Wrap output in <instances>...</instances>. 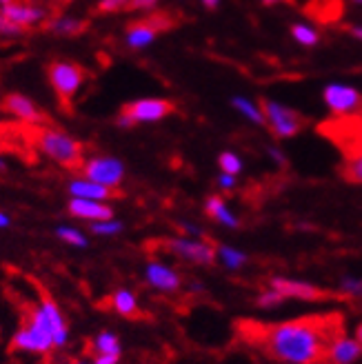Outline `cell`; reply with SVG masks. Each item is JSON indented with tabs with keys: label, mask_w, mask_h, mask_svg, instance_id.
<instances>
[{
	"label": "cell",
	"mask_w": 362,
	"mask_h": 364,
	"mask_svg": "<svg viewBox=\"0 0 362 364\" xmlns=\"http://www.w3.org/2000/svg\"><path fill=\"white\" fill-rule=\"evenodd\" d=\"M292 38L300 45V47H316L320 43V33L316 27L307 25V23H296L292 25Z\"/></svg>",
	"instance_id": "26"
},
{
	"label": "cell",
	"mask_w": 362,
	"mask_h": 364,
	"mask_svg": "<svg viewBox=\"0 0 362 364\" xmlns=\"http://www.w3.org/2000/svg\"><path fill=\"white\" fill-rule=\"evenodd\" d=\"M165 249L171 256L198 267H211L218 260V247H213L207 240L189 238V235H176V238L165 240Z\"/></svg>",
	"instance_id": "8"
},
{
	"label": "cell",
	"mask_w": 362,
	"mask_h": 364,
	"mask_svg": "<svg viewBox=\"0 0 362 364\" xmlns=\"http://www.w3.org/2000/svg\"><path fill=\"white\" fill-rule=\"evenodd\" d=\"M11 349L31 353V355H45L56 347H53V340L43 329H38L33 322L25 320L21 329H18L11 338Z\"/></svg>",
	"instance_id": "11"
},
{
	"label": "cell",
	"mask_w": 362,
	"mask_h": 364,
	"mask_svg": "<svg viewBox=\"0 0 362 364\" xmlns=\"http://www.w3.org/2000/svg\"><path fill=\"white\" fill-rule=\"evenodd\" d=\"M67 211H69L71 218H76V220H85L89 225L100 223V220H112V218H114V209L110 207V203H98V200L69 198Z\"/></svg>",
	"instance_id": "15"
},
{
	"label": "cell",
	"mask_w": 362,
	"mask_h": 364,
	"mask_svg": "<svg viewBox=\"0 0 362 364\" xmlns=\"http://www.w3.org/2000/svg\"><path fill=\"white\" fill-rule=\"evenodd\" d=\"M21 36H25V29L14 25L5 16V11L0 9V38H21Z\"/></svg>",
	"instance_id": "32"
},
{
	"label": "cell",
	"mask_w": 362,
	"mask_h": 364,
	"mask_svg": "<svg viewBox=\"0 0 362 364\" xmlns=\"http://www.w3.org/2000/svg\"><path fill=\"white\" fill-rule=\"evenodd\" d=\"M89 229H92L94 235H100V238H114V235L122 233L124 225L120 220H116V218H112V220L92 223V225H89Z\"/></svg>",
	"instance_id": "28"
},
{
	"label": "cell",
	"mask_w": 362,
	"mask_h": 364,
	"mask_svg": "<svg viewBox=\"0 0 362 364\" xmlns=\"http://www.w3.org/2000/svg\"><path fill=\"white\" fill-rule=\"evenodd\" d=\"M11 227V215L7 211H0V229H9Z\"/></svg>",
	"instance_id": "39"
},
{
	"label": "cell",
	"mask_w": 362,
	"mask_h": 364,
	"mask_svg": "<svg viewBox=\"0 0 362 364\" xmlns=\"http://www.w3.org/2000/svg\"><path fill=\"white\" fill-rule=\"evenodd\" d=\"M267 154H269V158L276 162V165H280V167H284V162H287V158H284V154L278 149V147H274V144H269L267 147Z\"/></svg>",
	"instance_id": "37"
},
{
	"label": "cell",
	"mask_w": 362,
	"mask_h": 364,
	"mask_svg": "<svg viewBox=\"0 0 362 364\" xmlns=\"http://www.w3.org/2000/svg\"><path fill=\"white\" fill-rule=\"evenodd\" d=\"M269 287H274L276 291L292 300H304V302H318V300H324L329 294L324 289L312 284V282H304V280H294V278H271L269 280Z\"/></svg>",
	"instance_id": "13"
},
{
	"label": "cell",
	"mask_w": 362,
	"mask_h": 364,
	"mask_svg": "<svg viewBox=\"0 0 362 364\" xmlns=\"http://www.w3.org/2000/svg\"><path fill=\"white\" fill-rule=\"evenodd\" d=\"M349 33L353 36L356 41H362V25H351L349 27Z\"/></svg>",
	"instance_id": "41"
},
{
	"label": "cell",
	"mask_w": 362,
	"mask_h": 364,
	"mask_svg": "<svg viewBox=\"0 0 362 364\" xmlns=\"http://www.w3.org/2000/svg\"><path fill=\"white\" fill-rule=\"evenodd\" d=\"M171 25L174 21L169 14H151L147 18H140V21L132 23L124 29V45L134 51L147 49L149 45L158 41V36L165 29H169Z\"/></svg>",
	"instance_id": "9"
},
{
	"label": "cell",
	"mask_w": 362,
	"mask_h": 364,
	"mask_svg": "<svg viewBox=\"0 0 362 364\" xmlns=\"http://www.w3.org/2000/svg\"><path fill=\"white\" fill-rule=\"evenodd\" d=\"M322 100L338 118L358 116L362 112V94L356 87L345 82H329L322 89Z\"/></svg>",
	"instance_id": "10"
},
{
	"label": "cell",
	"mask_w": 362,
	"mask_h": 364,
	"mask_svg": "<svg viewBox=\"0 0 362 364\" xmlns=\"http://www.w3.org/2000/svg\"><path fill=\"white\" fill-rule=\"evenodd\" d=\"M351 3H356V5H362V0H351Z\"/></svg>",
	"instance_id": "47"
},
{
	"label": "cell",
	"mask_w": 362,
	"mask_h": 364,
	"mask_svg": "<svg viewBox=\"0 0 362 364\" xmlns=\"http://www.w3.org/2000/svg\"><path fill=\"white\" fill-rule=\"evenodd\" d=\"M60 364H92V360H67V362H60Z\"/></svg>",
	"instance_id": "43"
},
{
	"label": "cell",
	"mask_w": 362,
	"mask_h": 364,
	"mask_svg": "<svg viewBox=\"0 0 362 364\" xmlns=\"http://www.w3.org/2000/svg\"><path fill=\"white\" fill-rule=\"evenodd\" d=\"M178 227L180 229H183V233L185 235H189V238H201V235H203V229L201 227H196V225H191V223H178Z\"/></svg>",
	"instance_id": "36"
},
{
	"label": "cell",
	"mask_w": 362,
	"mask_h": 364,
	"mask_svg": "<svg viewBox=\"0 0 362 364\" xmlns=\"http://www.w3.org/2000/svg\"><path fill=\"white\" fill-rule=\"evenodd\" d=\"M358 118H360V122H362V112H360V114H358Z\"/></svg>",
	"instance_id": "48"
},
{
	"label": "cell",
	"mask_w": 362,
	"mask_h": 364,
	"mask_svg": "<svg viewBox=\"0 0 362 364\" xmlns=\"http://www.w3.org/2000/svg\"><path fill=\"white\" fill-rule=\"evenodd\" d=\"M14 3V0H0V9H5L7 5H11Z\"/></svg>",
	"instance_id": "46"
},
{
	"label": "cell",
	"mask_w": 362,
	"mask_h": 364,
	"mask_svg": "<svg viewBox=\"0 0 362 364\" xmlns=\"http://www.w3.org/2000/svg\"><path fill=\"white\" fill-rule=\"evenodd\" d=\"M3 109L9 116H14L16 120H23L27 124L38 127V124L45 122V116L41 112V107L36 105L29 96H25V94H9V96H5Z\"/></svg>",
	"instance_id": "16"
},
{
	"label": "cell",
	"mask_w": 362,
	"mask_h": 364,
	"mask_svg": "<svg viewBox=\"0 0 362 364\" xmlns=\"http://www.w3.org/2000/svg\"><path fill=\"white\" fill-rule=\"evenodd\" d=\"M129 5H132V0H98V11L114 14V11L129 9Z\"/></svg>",
	"instance_id": "33"
},
{
	"label": "cell",
	"mask_w": 362,
	"mask_h": 364,
	"mask_svg": "<svg viewBox=\"0 0 362 364\" xmlns=\"http://www.w3.org/2000/svg\"><path fill=\"white\" fill-rule=\"evenodd\" d=\"M36 147H38V151L45 158L65 169H80L85 162V149L80 140H76L63 129H56V127H43V129H38Z\"/></svg>",
	"instance_id": "2"
},
{
	"label": "cell",
	"mask_w": 362,
	"mask_h": 364,
	"mask_svg": "<svg viewBox=\"0 0 362 364\" xmlns=\"http://www.w3.org/2000/svg\"><path fill=\"white\" fill-rule=\"evenodd\" d=\"M25 320L33 322L38 329H43L53 340V347H56V349H63L65 344L69 342V324H67V320H65V316L60 311L58 302L53 300L51 296L41 294L38 302H36V306L27 314Z\"/></svg>",
	"instance_id": "3"
},
{
	"label": "cell",
	"mask_w": 362,
	"mask_h": 364,
	"mask_svg": "<svg viewBox=\"0 0 362 364\" xmlns=\"http://www.w3.org/2000/svg\"><path fill=\"white\" fill-rule=\"evenodd\" d=\"M92 351L96 355H120L122 353L120 338L114 331H100L92 340Z\"/></svg>",
	"instance_id": "23"
},
{
	"label": "cell",
	"mask_w": 362,
	"mask_h": 364,
	"mask_svg": "<svg viewBox=\"0 0 362 364\" xmlns=\"http://www.w3.org/2000/svg\"><path fill=\"white\" fill-rule=\"evenodd\" d=\"M160 5V0H132L129 11H140V14H149Z\"/></svg>",
	"instance_id": "35"
},
{
	"label": "cell",
	"mask_w": 362,
	"mask_h": 364,
	"mask_svg": "<svg viewBox=\"0 0 362 364\" xmlns=\"http://www.w3.org/2000/svg\"><path fill=\"white\" fill-rule=\"evenodd\" d=\"M201 3H203V7L209 9V11H213V9H218V7H220V0H201Z\"/></svg>",
	"instance_id": "40"
},
{
	"label": "cell",
	"mask_w": 362,
	"mask_h": 364,
	"mask_svg": "<svg viewBox=\"0 0 362 364\" xmlns=\"http://www.w3.org/2000/svg\"><path fill=\"white\" fill-rule=\"evenodd\" d=\"M120 355H94L92 364H118Z\"/></svg>",
	"instance_id": "38"
},
{
	"label": "cell",
	"mask_w": 362,
	"mask_h": 364,
	"mask_svg": "<svg viewBox=\"0 0 362 364\" xmlns=\"http://www.w3.org/2000/svg\"><path fill=\"white\" fill-rule=\"evenodd\" d=\"M218 167L223 173H231V176H238L243 171V158L233 151H223L218 156Z\"/></svg>",
	"instance_id": "29"
},
{
	"label": "cell",
	"mask_w": 362,
	"mask_h": 364,
	"mask_svg": "<svg viewBox=\"0 0 362 364\" xmlns=\"http://www.w3.org/2000/svg\"><path fill=\"white\" fill-rule=\"evenodd\" d=\"M174 114V102L165 98H140L122 107L116 116V127L120 129H132L136 124H151L160 122Z\"/></svg>",
	"instance_id": "4"
},
{
	"label": "cell",
	"mask_w": 362,
	"mask_h": 364,
	"mask_svg": "<svg viewBox=\"0 0 362 364\" xmlns=\"http://www.w3.org/2000/svg\"><path fill=\"white\" fill-rule=\"evenodd\" d=\"M338 316H312L276 324L243 322L240 336L282 364H324L331 342L342 336Z\"/></svg>",
	"instance_id": "1"
},
{
	"label": "cell",
	"mask_w": 362,
	"mask_h": 364,
	"mask_svg": "<svg viewBox=\"0 0 362 364\" xmlns=\"http://www.w3.org/2000/svg\"><path fill=\"white\" fill-rule=\"evenodd\" d=\"M215 185L220 187V191H233V189H236V185H238V176H231V173H223L220 171V176L215 178Z\"/></svg>",
	"instance_id": "34"
},
{
	"label": "cell",
	"mask_w": 362,
	"mask_h": 364,
	"mask_svg": "<svg viewBox=\"0 0 362 364\" xmlns=\"http://www.w3.org/2000/svg\"><path fill=\"white\" fill-rule=\"evenodd\" d=\"M144 282L151 289L160 291V294H176V291H180V287H183L180 273L160 260H149L144 264Z\"/></svg>",
	"instance_id": "12"
},
{
	"label": "cell",
	"mask_w": 362,
	"mask_h": 364,
	"mask_svg": "<svg viewBox=\"0 0 362 364\" xmlns=\"http://www.w3.org/2000/svg\"><path fill=\"white\" fill-rule=\"evenodd\" d=\"M231 107L236 109V112H238L243 118H247L251 124L267 127L265 112H262V105H260V102H253V100L247 98V96H231Z\"/></svg>",
	"instance_id": "21"
},
{
	"label": "cell",
	"mask_w": 362,
	"mask_h": 364,
	"mask_svg": "<svg viewBox=\"0 0 362 364\" xmlns=\"http://www.w3.org/2000/svg\"><path fill=\"white\" fill-rule=\"evenodd\" d=\"M262 112H265V120L269 132L274 134V138L278 140H287V138H296L302 127H304V118L296 112L294 107H287L278 100H262Z\"/></svg>",
	"instance_id": "6"
},
{
	"label": "cell",
	"mask_w": 362,
	"mask_h": 364,
	"mask_svg": "<svg viewBox=\"0 0 362 364\" xmlns=\"http://www.w3.org/2000/svg\"><path fill=\"white\" fill-rule=\"evenodd\" d=\"M80 173L107 189L118 191V187L124 182L127 167L116 156H92V158H85Z\"/></svg>",
	"instance_id": "7"
},
{
	"label": "cell",
	"mask_w": 362,
	"mask_h": 364,
	"mask_svg": "<svg viewBox=\"0 0 362 364\" xmlns=\"http://www.w3.org/2000/svg\"><path fill=\"white\" fill-rule=\"evenodd\" d=\"M205 213L215 220L218 225L227 227V229H238L240 227V218L229 209V205L225 203V198L220 196H209L205 200Z\"/></svg>",
	"instance_id": "19"
},
{
	"label": "cell",
	"mask_w": 362,
	"mask_h": 364,
	"mask_svg": "<svg viewBox=\"0 0 362 364\" xmlns=\"http://www.w3.org/2000/svg\"><path fill=\"white\" fill-rule=\"evenodd\" d=\"M85 27H87L85 21L82 18H76V16H56L47 23V29L56 36H63V38H71V36L82 33Z\"/></svg>",
	"instance_id": "22"
},
{
	"label": "cell",
	"mask_w": 362,
	"mask_h": 364,
	"mask_svg": "<svg viewBox=\"0 0 362 364\" xmlns=\"http://www.w3.org/2000/svg\"><path fill=\"white\" fill-rule=\"evenodd\" d=\"M67 193L71 198H82V200H98V203H110L112 198H116V191L114 189H107L98 182L89 180L85 176L80 178H71L67 182Z\"/></svg>",
	"instance_id": "17"
},
{
	"label": "cell",
	"mask_w": 362,
	"mask_h": 364,
	"mask_svg": "<svg viewBox=\"0 0 362 364\" xmlns=\"http://www.w3.org/2000/svg\"><path fill=\"white\" fill-rule=\"evenodd\" d=\"M3 11L9 21L21 29L38 27L45 23V18H47V9L38 3H33V0H14V3L7 5Z\"/></svg>",
	"instance_id": "14"
},
{
	"label": "cell",
	"mask_w": 362,
	"mask_h": 364,
	"mask_svg": "<svg viewBox=\"0 0 362 364\" xmlns=\"http://www.w3.org/2000/svg\"><path fill=\"white\" fill-rule=\"evenodd\" d=\"M218 260L229 271H240L249 262V256H247L243 249L229 247V245H220L218 247Z\"/></svg>",
	"instance_id": "24"
},
{
	"label": "cell",
	"mask_w": 362,
	"mask_h": 364,
	"mask_svg": "<svg viewBox=\"0 0 362 364\" xmlns=\"http://www.w3.org/2000/svg\"><path fill=\"white\" fill-rule=\"evenodd\" d=\"M3 171H7V162H5L3 154H0V173H3Z\"/></svg>",
	"instance_id": "45"
},
{
	"label": "cell",
	"mask_w": 362,
	"mask_h": 364,
	"mask_svg": "<svg viewBox=\"0 0 362 364\" xmlns=\"http://www.w3.org/2000/svg\"><path fill=\"white\" fill-rule=\"evenodd\" d=\"M342 176H345V180L351 182V185H362V151L347 158L345 167H342Z\"/></svg>",
	"instance_id": "27"
},
{
	"label": "cell",
	"mask_w": 362,
	"mask_h": 364,
	"mask_svg": "<svg viewBox=\"0 0 362 364\" xmlns=\"http://www.w3.org/2000/svg\"><path fill=\"white\" fill-rule=\"evenodd\" d=\"M262 5H267V7H274V5H280V3H284V0H260Z\"/></svg>",
	"instance_id": "42"
},
{
	"label": "cell",
	"mask_w": 362,
	"mask_h": 364,
	"mask_svg": "<svg viewBox=\"0 0 362 364\" xmlns=\"http://www.w3.org/2000/svg\"><path fill=\"white\" fill-rule=\"evenodd\" d=\"M353 338H356V340H358V342L362 344V322H360V324L356 326V336H353Z\"/></svg>",
	"instance_id": "44"
},
{
	"label": "cell",
	"mask_w": 362,
	"mask_h": 364,
	"mask_svg": "<svg viewBox=\"0 0 362 364\" xmlns=\"http://www.w3.org/2000/svg\"><path fill=\"white\" fill-rule=\"evenodd\" d=\"M340 294L345 296V298H362V278H356V276H345V278H340Z\"/></svg>",
	"instance_id": "30"
},
{
	"label": "cell",
	"mask_w": 362,
	"mask_h": 364,
	"mask_svg": "<svg viewBox=\"0 0 362 364\" xmlns=\"http://www.w3.org/2000/svg\"><path fill=\"white\" fill-rule=\"evenodd\" d=\"M362 358V344L356 338L338 336L324 358V364H353L356 360Z\"/></svg>",
	"instance_id": "18"
},
{
	"label": "cell",
	"mask_w": 362,
	"mask_h": 364,
	"mask_svg": "<svg viewBox=\"0 0 362 364\" xmlns=\"http://www.w3.org/2000/svg\"><path fill=\"white\" fill-rule=\"evenodd\" d=\"M47 80L51 89L56 91V96L65 105H69L85 85V69L74 60H53L47 67Z\"/></svg>",
	"instance_id": "5"
},
{
	"label": "cell",
	"mask_w": 362,
	"mask_h": 364,
	"mask_svg": "<svg viewBox=\"0 0 362 364\" xmlns=\"http://www.w3.org/2000/svg\"><path fill=\"white\" fill-rule=\"evenodd\" d=\"M53 235L69 245V247H76V249H85L89 247V240H87V235L78 229V227H71V225H58L56 229H53Z\"/></svg>",
	"instance_id": "25"
},
{
	"label": "cell",
	"mask_w": 362,
	"mask_h": 364,
	"mask_svg": "<svg viewBox=\"0 0 362 364\" xmlns=\"http://www.w3.org/2000/svg\"><path fill=\"white\" fill-rule=\"evenodd\" d=\"M284 302V296L280 294V291H276L274 287H267L265 291H260V296L256 300V304L260 309H274V306H280Z\"/></svg>",
	"instance_id": "31"
},
{
	"label": "cell",
	"mask_w": 362,
	"mask_h": 364,
	"mask_svg": "<svg viewBox=\"0 0 362 364\" xmlns=\"http://www.w3.org/2000/svg\"><path fill=\"white\" fill-rule=\"evenodd\" d=\"M112 309L122 318H136L140 314L138 298L132 289H116L112 294Z\"/></svg>",
	"instance_id": "20"
}]
</instances>
